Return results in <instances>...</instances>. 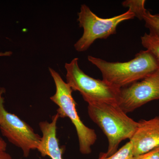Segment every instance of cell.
<instances>
[{
  "label": "cell",
  "instance_id": "cell-1",
  "mask_svg": "<svg viewBox=\"0 0 159 159\" xmlns=\"http://www.w3.org/2000/svg\"><path fill=\"white\" fill-rule=\"evenodd\" d=\"M88 59L101 72L102 80L119 89L142 80L159 69L158 61L147 50L140 51L126 62H109L91 55Z\"/></svg>",
  "mask_w": 159,
  "mask_h": 159
},
{
  "label": "cell",
  "instance_id": "cell-2",
  "mask_svg": "<svg viewBox=\"0 0 159 159\" xmlns=\"http://www.w3.org/2000/svg\"><path fill=\"white\" fill-rule=\"evenodd\" d=\"M88 112L91 120L100 127L108 139V149L103 153L106 157L115 153L123 140H130L139 125V122L129 117L116 103L89 104Z\"/></svg>",
  "mask_w": 159,
  "mask_h": 159
},
{
  "label": "cell",
  "instance_id": "cell-3",
  "mask_svg": "<svg viewBox=\"0 0 159 159\" xmlns=\"http://www.w3.org/2000/svg\"><path fill=\"white\" fill-rule=\"evenodd\" d=\"M49 70L56 87L55 93L50 99L58 106L57 111L59 118L67 117L75 126L80 152L83 154H89L92 152L91 147L97 140L96 132L84 125L80 118L76 109L77 103L72 96L73 91L70 85L54 69L49 67Z\"/></svg>",
  "mask_w": 159,
  "mask_h": 159
},
{
  "label": "cell",
  "instance_id": "cell-4",
  "mask_svg": "<svg viewBox=\"0 0 159 159\" xmlns=\"http://www.w3.org/2000/svg\"><path fill=\"white\" fill-rule=\"evenodd\" d=\"M79 58L66 63V82L73 91H78L89 104L105 102L118 104L120 89L102 80L95 79L80 68Z\"/></svg>",
  "mask_w": 159,
  "mask_h": 159
},
{
  "label": "cell",
  "instance_id": "cell-5",
  "mask_svg": "<svg viewBox=\"0 0 159 159\" xmlns=\"http://www.w3.org/2000/svg\"><path fill=\"white\" fill-rule=\"evenodd\" d=\"M77 21L80 27L83 29L82 36L74 45L77 52L86 51L96 40L106 39L116 33L120 23L135 17L134 14L128 11L110 18H101L94 14L88 6L81 5L78 13Z\"/></svg>",
  "mask_w": 159,
  "mask_h": 159
},
{
  "label": "cell",
  "instance_id": "cell-6",
  "mask_svg": "<svg viewBox=\"0 0 159 159\" xmlns=\"http://www.w3.org/2000/svg\"><path fill=\"white\" fill-rule=\"evenodd\" d=\"M6 89L0 88V130L9 142L21 149L23 155L28 157L31 150L37 149L42 137L33 129L5 107L4 95Z\"/></svg>",
  "mask_w": 159,
  "mask_h": 159
},
{
  "label": "cell",
  "instance_id": "cell-7",
  "mask_svg": "<svg viewBox=\"0 0 159 159\" xmlns=\"http://www.w3.org/2000/svg\"><path fill=\"white\" fill-rule=\"evenodd\" d=\"M159 99V69L140 81L120 89L118 104L126 113Z\"/></svg>",
  "mask_w": 159,
  "mask_h": 159
},
{
  "label": "cell",
  "instance_id": "cell-8",
  "mask_svg": "<svg viewBox=\"0 0 159 159\" xmlns=\"http://www.w3.org/2000/svg\"><path fill=\"white\" fill-rule=\"evenodd\" d=\"M138 122L136 130L129 140L134 157L159 147V116Z\"/></svg>",
  "mask_w": 159,
  "mask_h": 159
},
{
  "label": "cell",
  "instance_id": "cell-9",
  "mask_svg": "<svg viewBox=\"0 0 159 159\" xmlns=\"http://www.w3.org/2000/svg\"><path fill=\"white\" fill-rule=\"evenodd\" d=\"M59 117L58 114L52 117L51 122L42 121L39 123L43 136L37 150L42 156H48L51 159H63V148L60 147L57 136V123Z\"/></svg>",
  "mask_w": 159,
  "mask_h": 159
},
{
  "label": "cell",
  "instance_id": "cell-10",
  "mask_svg": "<svg viewBox=\"0 0 159 159\" xmlns=\"http://www.w3.org/2000/svg\"><path fill=\"white\" fill-rule=\"evenodd\" d=\"M142 45L156 57L159 63V35L149 32L141 38Z\"/></svg>",
  "mask_w": 159,
  "mask_h": 159
},
{
  "label": "cell",
  "instance_id": "cell-11",
  "mask_svg": "<svg viewBox=\"0 0 159 159\" xmlns=\"http://www.w3.org/2000/svg\"><path fill=\"white\" fill-rule=\"evenodd\" d=\"M145 0H126L122 2V5L128 7L131 11L140 20L144 19L145 13L148 10L145 8Z\"/></svg>",
  "mask_w": 159,
  "mask_h": 159
},
{
  "label": "cell",
  "instance_id": "cell-12",
  "mask_svg": "<svg viewBox=\"0 0 159 159\" xmlns=\"http://www.w3.org/2000/svg\"><path fill=\"white\" fill-rule=\"evenodd\" d=\"M134 157L132 145L129 141L113 154L106 157L104 153H102L98 159H133Z\"/></svg>",
  "mask_w": 159,
  "mask_h": 159
},
{
  "label": "cell",
  "instance_id": "cell-13",
  "mask_svg": "<svg viewBox=\"0 0 159 159\" xmlns=\"http://www.w3.org/2000/svg\"><path fill=\"white\" fill-rule=\"evenodd\" d=\"M145 27L149 32L159 35V14H152L147 11L144 17Z\"/></svg>",
  "mask_w": 159,
  "mask_h": 159
},
{
  "label": "cell",
  "instance_id": "cell-14",
  "mask_svg": "<svg viewBox=\"0 0 159 159\" xmlns=\"http://www.w3.org/2000/svg\"><path fill=\"white\" fill-rule=\"evenodd\" d=\"M133 159H159V147L146 153L134 157Z\"/></svg>",
  "mask_w": 159,
  "mask_h": 159
},
{
  "label": "cell",
  "instance_id": "cell-15",
  "mask_svg": "<svg viewBox=\"0 0 159 159\" xmlns=\"http://www.w3.org/2000/svg\"><path fill=\"white\" fill-rule=\"evenodd\" d=\"M0 159H12V157L9 153L6 151L0 150Z\"/></svg>",
  "mask_w": 159,
  "mask_h": 159
},
{
  "label": "cell",
  "instance_id": "cell-16",
  "mask_svg": "<svg viewBox=\"0 0 159 159\" xmlns=\"http://www.w3.org/2000/svg\"><path fill=\"white\" fill-rule=\"evenodd\" d=\"M6 148H7V144L3 139L0 137V150L6 151Z\"/></svg>",
  "mask_w": 159,
  "mask_h": 159
},
{
  "label": "cell",
  "instance_id": "cell-17",
  "mask_svg": "<svg viewBox=\"0 0 159 159\" xmlns=\"http://www.w3.org/2000/svg\"><path fill=\"white\" fill-rule=\"evenodd\" d=\"M12 53L11 51H6L5 52H0V57H6L10 56L12 55Z\"/></svg>",
  "mask_w": 159,
  "mask_h": 159
}]
</instances>
